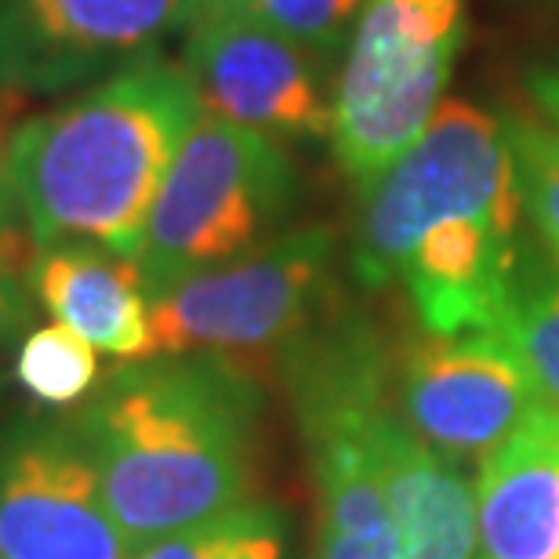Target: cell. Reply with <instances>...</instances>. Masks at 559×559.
I'll return each instance as SVG.
<instances>
[{"label": "cell", "mask_w": 559, "mask_h": 559, "mask_svg": "<svg viewBox=\"0 0 559 559\" xmlns=\"http://www.w3.org/2000/svg\"><path fill=\"white\" fill-rule=\"evenodd\" d=\"M259 393L226 356L124 367L73 415L106 509L142 549L251 506Z\"/></svg>", "instance_id": "6da1fadb"}, {"label": "cell", "mask_w": 559, "mask_h": 559, "mask_svg": "<svg viewBox=\"0 0 559 559\" xmlns=\"http://www.w3.org/2000/svg\"><path fill=\"white\" fill-rule=\"evenodd\" d=\"M200 120L182 62L145 55L11 131L8 167L40 251L81 240L135 259L153 204Z\"/></svg>", "instance_id": "7a4b0ae2"}, {"label": "cell", "mask_w": 559, "mask_h": 559, "mask_svg": "<svg viewBox=\"0 0 559 559\" xmlns=\"http://www.w3.org/2000/svg\"><path fill=\"white\" fill-rule=\"evenodd\" d=\"M295 193V164L273 135L200 114L164 178L135 254L150 301L248 254L287 218Z\"/></svg>", "instance_id": "3957f363"}, {"label": "cell", "mask_w": 559, "mask_h": 559, "mask_svg": "<svg viewBox=\"0 0 559 559\" xmlns=\"http://www.w3.org/2000/svg\"><path fill=\"white\" fill-rule=\"evenodd\" d=\"M520 182L506 124L443 98L425 131L360 189L353 273L367 287L400 280L415 243L447 218L520 222Z\"/></svg>", "instance_id": "277c9868"}, {"label": "cell", "mask_w": 559, "mask_h": 559, "mask_svg": "<svg viewBox=\"0 0 559 559\" xmlns=\"http://www.w3.org/2000/svg\"><path fill=\"white\" fill-rule=\"evenodd\" d=\"M290 389L317 476V559H404L367 440L385 404L378 345L356 328L301 345L290 360Z\"/></svg>", "instance_id": "5b68a950"}, {"label": "cell", "mask_w": 559, "mask_h": 559, "mask_svg": "<svg viewBox=\"0 0 559 559\" xmlns=\"http://www.w3.org/2000/svg\"><path fill=\"white\" fill-rule=\"evenodd\" d=\"M465 0H367L331 98V142L356 189L374 182L443 103Z\"/></svg>", "instance_id": "8992f818"}, {"label": "cell", "mask_w": 559, "mask_h": 559, "mask_svg": "<svg viewBox=\"0 0 559 559\" xmlns=\"http://www.w3.org/2000/svg\"><path fill=\"white\" fill-rule=\"evenodd\" d=\"M331 233L306 226L153 298V356H248L306 331L331 265Z\"/></svg>", "instance_id": "52a82bcc"}, {"label": "cell", "mask_w": 559, "mask_h": 559, "mask_svg": "<svg viewBox=\"0 0 559 559\" xmlns=\"http://www.w3.org/2000/svg\"><path fill=\"white\" fill-rule=\"evenodd\" d=\"M4 559H131L73 421L22 425L0 447Z\"/></svg>", "instance_id": "ba28073f"}, {"label": "cell", "mask_w": 559, "mask_h": 559, "mask_svg": "<svg viewBox=\"0 0 559 559\" xmlns=\"http://www.w3.org/2000/svg\"><path fill=\"white\" fill-rule=\"evenodd\" d=\"M411 429L436 451L487 454L545 404L538 382L501 331L429 334L400 371Z\"/></svg>", "instance_id": "9c48e42d"}, {"label": "cell", "mask_w": 559, "mask_h": 559, "mask_svg": "<svg viewBox=\"0 0 559 559\" xmlns=\"http://www.w3.org/2000/svg\"><path fill=\"white\" fill-rule=\"evenodd\" d=\"M182 0H0V84L55 95L153 55Z\"/></svg>", "instance_id": "30bf717a"}, {"label": "cell", "mask_w": 559, "mask_h": 559, "mask_svg": "<svg viewBox=\"0 0 559 559\" xmlns=\"http://www.w3.org/2000/svg\"><path fill=\"white\" fill-rule=\"evenodd\" d=\"M182 70L204 117L265 135H331V103L309 51L251 11L189 29Z\"/></svg>", "instance_id": "8fae6325"}, {"label": "cell", "mask_w": 559, "mask_h": 559, "mask_svg": "<svg viewBox=\"0 0 559 559\" xmlns=\"http://www.w3.org/2000/svg\"><path fill=\"white\" fill-rule=\"evenodd\" d=\"M400 280L429 334L498 331L516 290V226L447 218L415 243Z\"/></svg>", "instance_id": "7c38bea8"}, {"label": "cell", "mask_w": 559, "mask_h": 559, "mask_svg": "<svg viewBox=\"0 0 559 559\" xmlns=\"http://www.w3.org/2000/svg\"><path fill=\"white\" fill-rule=\"evenodd\" d=\"M476 559H559V415L542 407L476 476Z\"/></svg>", "instance_id": "4fadbf2b"}, {"label": "cell", "mask_w": 559, "mask_h": 559, "mask_svg": "<svg viewBox=\"0 0 559 559\" xmlns=\"http://www.w3.org/2000/svg\"><path fill=\"white\" fill-rule=\"evenodd\" d=\"M33 295L55 323L114 360L153 356V301L135 259L95 243H59L33 265Z\"/></svg>", "instance_id": "5bb4252c"}, {"label": "cell", "mask_w": 559, "mask_h": 559, "mask_svg": "<svg viewBox=\"0 0 559 559\" xmlns=\"http://www.w3.org/2000/svg\"><path fill=\"white\" fill-rule=\"evenodd\" d=\"M367 440L404 559H476V498L440 451L407 429L389 404L374 411Z\"/></svg>", "instance_id": "9a60e30c"}, {"label": "cell", "mask_w": 559, "mask_h": 559, "mask_svg": "<svg viewBox=\"0 0 559 559\" xmlns=\"http://www.w3.org/2000/svg\"><path fill=\"white\" fill-rule=\"evenodd\" d=\"M15 378L44 407H73L98 385V353L62 323L22 334Z\"/></svg>", "instance_id": "2e32d148"}, {"label": "cell", "mask_w": 559, "mask_h": 559, "mask_svg": "<svg viewBox=\"0 0 559 559\" xmlns=\"http://www.w3.org/2000/svg\"><path fill=\"white\" fill-rule=\"evenodd\" d=\"M131 559H284V527L265 506H243L142 545Z\"/></svg>", "instance_id": "e0dca14e"}, {"label": "cell", "mask_w": 559, "mask_h": 559, "mask_svg": "<svg viewBox=\"0 0 559 559\" xmlns=\"http://www.w3.org/2000/svg\"><path fill=\"white\" fill-rule=\"evenodd\" d=\"M498 331L527 364L545 404L559 415V280L545 287L516 284Z\"/></svg>", "instance_id": "ac0fdd59"}, {"label": "cell", "mask_w": 559, "mask_h": 559, "mask_svg": "<svg viewBox=\"0 0 559 559\" xmlns=\"http://www.w3.org/2000/svg\"><path fill=\"white\" fill-rule=\"evenodd\" d=\"M523 204L559 259V131L538 117H506Z\"/></svg>", "instance_id": "d6986e66"}, {"label": "cell", "mask_w": 559, "mask_h": 559, "mask_svg": "<svg viewBox=\"0 0 559 559\" xmlns=\"http://www.w3.org/2000/svg\"><path fill=\"white\" fill-rule=\"evenodd\" d=\"M367 0H254L251 15L306 51H334Z\"/></svg>", "instance_id": "ffe728a7"}, {"label": "cell", "mask_w": 559, "mask_h": 559, "mask_svg": "<svg viewBox=\"0 0 559 559\" xmlns=\"http://www.w3.org/2000/svg\"><path fill=\"white\" fill-rule=\"evenodd\" d=\"M40 248L29 226H19L0 237V345L26 331L33 317V265Z\"/></svg>", "instance_id": "44dd1931"}, {"label": "cell", "mask_w": 559, "mask_h": 559, "mask_svg": "<svg viewBox=\"0 0 559 559\" xmlns=\"http://www.w3.org/2000/svg\"><path fill=\"white\" fill-rule=\"evenodd\" d=\"M527 92L534 98V106L542 109L545 124H552L559 131V59L534 66L527 73Z\"/></svg>", "instance_id": "7402d4cb"}, {"label": "cell", "mask_w": 559, "mask_h": 559, "mask_svg": "<svg viewBox=\"0 0 559 559\" xmlns=\"http://www.w3.org/2000/svg\"><path fill=\"white\" fill-rule=\"evenodd\" d=\"M251 8H254V0H182V26L197 29V26H207V22L248 15Z\"/></svg>", "instance_id": "603a6c76"}, {"label": "cell", "mask_w": 559, "mask_h": 559, "mask_svg": "<svg viewBox=\"0 0 559 559\" xmlns=\"http://www.w3.org/2000/svg\"><path fill=\"white\" fill-rule=\"evenodd\" d=\"M19 218H22V204H19V193H15V182H11L8 145H0V237L11 229H19Z\"/></svg>", "instance_id": "cb8c5ba5"}, {"label": "cell", "mask_w": 559, "mask_h": 559, "mask_svg": "<svg viewBox=\"0 0 559 559\" xmlns=\"http://www.w3.org/2000/svg\"><path fill=\"white\" fill-rule=\"evenodd\" d=\"M22 103H26V95H19L0 84V145L11 142V120L22 114Z\"/></svg>", "instance_id": "d4e9b609"}, {"label": "cell", "mask_w": 559, "mask_h": 559, "mask_svg": "<svg viewBox=\"0 0 559 559\" xmlns=\"http://www.w3.org/2000/svg\"><path fill=\"white\" fill-rule=\"evenodd\" d=\"M0 559H4V552H0Z\"/></svg>", "instance_id": "484cf974"}]
</instances>
